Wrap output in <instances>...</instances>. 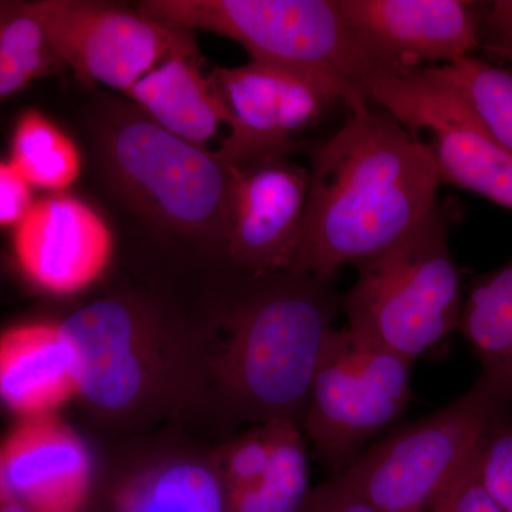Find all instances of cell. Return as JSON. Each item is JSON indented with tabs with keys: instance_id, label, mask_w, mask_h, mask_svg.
<instances>
[{
	"instance_id": "1",
	"label": "cell",
	"mask_w": 512,
	"mask_h": 512,
	"mask_svg": "<svg viewBox=\"0 0 512 512\" xmlns=\"http://www.w3.org/2000/svg\"><path fill=\"white\" fill-rule=\"evenodd\" d=\"M342 296L333 279L232 272L198 330L202 386L234 423L302 427L313 373Z\"/></svg>"
},
{
	"instance_id": "2",
	"label": "cell",
	"mask_w": 512,
	"mask_h": 512,
	"mask_svg": "<svg viewBox=\"0 0 512 512\" xmlns=\"http://www.w3.org/2000/svg\"><path fill=\"white\" fill-rule=\"evenodd\" d=\"M301 249L291 271L335 278L406 237L436 207L439 168L427 143L386 111H350L311 150Z\"/></svg>"
},
{
	"instance_id": "3",
	"label": "cell",
	"mask_w": 512,
	"mask_h": 512,
	"mask_svg": "<svg viewBox=\"0 0 512 512\" xmlns=\"http://www.w3.org/2000/svg\"><path fill=\"white\" fill-rule=\"evenodd\" d=\"M87 134L101 183L128 214L225 266L232 174L218 151L168 133L127 99L99 104Z\"/></svg>"
},
{
	"instance_id": "4",
	"label": "cell",
	"mask_w": 512,
	"mask_h": 512,
	"mask_svg": "<svg viewBox=\"0 0 512 512\" xmlns=\"http://www.w3.org/2000/svg\"><path fill=\"white\" fill-rule=\"evenodd\" d=\"M60 325L84 406L111 423L158 416L200 369L198 346L167 305L119 292L80 306Z\"/></svg>"
},
{
	"instance_id": "5",
	"label": "cell",
	"mask_w": 512,
	"mask_h": 512,
	"mask_svg": "<svg viewBox=\"0 0 512 512\" xmlns=\"http://www.w3.org/2000/svg\"><path fill=\"white\" fill-rule=\"evenodd\" d=\"M454 210L436 204L426 220L379 254L357 262L342 296L348 328L416 362L460 325L461 272L448 232Z\"/></svg>"
},
{
	"instance_id": "6",
	"label": "cell",
	"mask_w": 512,
	"mask_h": 512,
	"mask_svg": "<svg viewBox=\"0 0 512 512\" xmlns=\"http://www.w3.org/2000/svg\"><path fill=\"white\" fill-rule=\"evenodd\" d=\"M137 8L174 28L235 40L251 60L329 74L362 93L367 79L387 73L360 45L338 0H143Z\"/></svg>"
},
{
	"instance_id": "7",
	"label": "cell",
	"mask_w": 512,
	"mask_h": 512,
	"mask_svg": "<svg viewBox=\"0 0 512 512\" xmlns=\"http://www.w3.org/2000/svg\"><path fill=\"white\" fill-rule=\"evenodd\" d=\"M512 392L481 376L453 403L366 448L342 474L379 512H427L485 437L503 426Z\"/></svg>"
},
{
	"instance_id": "8",
	"label": "cell",
	"mask_w": 512,
	"mask_h": 512,
	"mask_svg": "<svg viewBox=\"0 0 512 512\" xmlns=\"http://www.w3.org/2000/svg\"><path fill=\"white\" fill-rule=\"evenodd\" d=\"M413 365L348 326L329 333L313 373L302 430L332 476L342 474L369 440L406 412Z\"/></svg>"
},
{
	"instance_id": "9",
	"label": "cell",
	"mask_w": 512,
	"mask_h": 512,
	"mask_svg": "<svg viewBox=\"0 0 512 512\" xmlns=\"http://www.w3.org/2000/svg\"><path fill=\"white\" fill-rule=\"evenodd\" d=\"M211 82L228 111V136L218 154L227 163L298 150L296 137L315 127L338 104L350 111L369 106L365 94L329 74L251 62L217 67Z\"/></svg>"
},
{
	"instance_id": "10",
	"label": "cell",
	"mask_w": 512,
	"mask_h": 512,
	"mask_svg": "<svg viewBox=\"0 0 512 512\" xmlns=\"http://www.w3.org/2000/svg\"><path fill=\"white\" fill-rule=\"evenodd\" d=\"M67 70L86 86L126 94L158 64L200 53L192 32L101 0L28 2Z\"/></svg>"
},
{
	"instance_id": "11",
	"label": "cell",
	"mask_w": 512,
	"mask_h": 512,
	"mask_svg": "<svg viewBox=\"0 0 512 512\" xmlns=\"http://www.w3.org/2000/svg\"><path fill=\"white\" fill-rule=\"evenodd\" d=\"M363 92L414 136L429 131L427 146L441 183L512 211V153L485 136L456 94L426 67L370 77Z\"/></svg>"
},
{
	"instance_id": "12",
	"label": "cell",
	"mask_w": 512,
	"mask_h": 512,
	"mask_svg": "<svg viewBox=\"0 0 512 512\" xmlns=\"http://www.w3.org/2000/svg\"><path fill=\"white\" fill-rule=\"evenodd\" d=\"M229 165L232 177L225 221V266L248 278L291 271L302 244L309 168L285 154Z\"/></svg>"
},
{
	"instance_id": "13",
	"label": "cell",
	"mask_w": 512,
	"mask_h": 512,
	"mask_svg": "<svg viewBox=\"0 0 512 512\" xmlns=\"http://www.w3.org/2000/svg\"><path fill=\"white\" fill-rule=\"evenodd\" d=\"M360 45L387 73L443 66L480 47L485 3L467 0H338Z\"/></svg>"
},
{
	"instance_id": "14",
	"label": "cell",
	"mask_w": 512,
	"mask_h": 512,
	"mask_svg": "<svg viewBox=\"0 0 512 512\" xmlns=\"http://www.w3.org/2000/svg\"><path fill=\"white\" fill-rule=\"evenodd\" d=\"M114 249L109 222L67 192L36 200L13 228L16 268L46 295L72 296L89 289L106 274Z\"/></svg>"
},
{
	"instance_id": "15",
	"label": "cell",
	"mask_w": 512,
	"mask_h": 512,
	"mask_svg": "<svg viewBox=\"0 0 512 512\" xmlns=\"http://www.w3.org/2000/svg\"><path fill=\"white\" fill-rule=\"evenodd\" d=\"M0 456L10 487L30 512H74L93 498L89 448L57 414L19 419L0 439Z\"/></svg>"
},
{
	"instance_id": "16",
	"label": "cell",
	"mask_w": 512,
	"mask_h": 512,
	"mask_svg": "<svg viewBox=\"0 0 512 512\" xmlns=\"http://www.w3.org/2000/svg\"><path fill=\"white\" fill-rule=\"evenodd\" d=\"M79 394L60 322L32 320L0 332V402L19 419L56 414Z\"/></svg>"
},
{
	"instance_id": "17",
	"label": "cell",
	"mask_w": 512,
	"mask_h": 512,
	"mask_svg": "<svg viewBox=\"0 0 512 512\" xmlns=\"http://www.w3.org/2000/svg\"><path fill=\"white\" fill-rule=\"evenodd\" d=\"M124 96L158 126L194 146L208 148L229 124L210 74L202 72L200 53L170 57Z\"/></svg>"
},
{
	"instance_id": "18",
	"label": "cell",
	"mask_w": 512,
	"mask_h": 512,
	"mask_svg": "<svg viewBox=\"0 0 512 512\" xmlns=\"http://www.w3.org/2000/svg\"><path fill=\"white\" fill-rule=\"evenodd\" d=\"M107 512H227L224 484L208 454H174L117 478L104 497Z\"/></svg>"
},
{
	"instance_id": "19",
	"label": "cell",
	"mask_w": 512,
	"mask_h": 512,
	"mask_svg": "<svg viewBox=\"0 0 512 512\" xmlns=\"http://www.w3.org/2000/svg\"><path fill=\"white\" fill-rule=\"evenodd\" d=\"M271 453L255 476L224 487L227 512H301L311 494L308 446L302 427L268 421Z\"/></svg>"
},
{
	"instance_id": "20",
	"label": "cell",
	"mask_w": 512,
	"mask_h": 512,
	"mask_svg": "<svg viewBox=\"0 0 512 512\" xmlns=\"http://www.w3.org/2000/svg\"><path fill=\"white\" fill-rule=\"evenodd\" d=\"M458 328L480 357L483 376L512 392V261L474 286Z\"/></svg>"
},
{
	"instance_id": "21",
	"label": "cell",
	"mask_w": 512,
	"mask_h": 512,
	"mask_svg": "<svg viewBox=\"0 0 512 512\" xmlns=\"http://www.w3.org/2000/svg\"><path fill=\"white\" fill-rule=\"evenodd\" d=\"M10 164L30 187L66 192L83 171L82 151L62 127L40 110L20 114L10 138Z\"/></svg>"
},
{
	"instance_id": "22",
	"label": "cell",
	"mask_w": 512,
	"mask_h": 512,
	"mask_svg": "<svg viewBox=\"0 0 512 512\" xmlns=\"http://www.w3.org/2000/svg\"><path fill=\"white\" fill-rule=\"evenodd\" d=\"M456 94L478 128L512 153V69L476 56L427 66Z\"/></svg>"
},
{
	"instance_id": "23",
	"label": "cell",
	"mask_w": 512,
	"mask_h": 512,
	"mask_svg": "<svg viewBox=\"0 0 512 512\" xmlns=\"http://www.w3.org/2000/svg\"><path fill=\"white\" fill-rule=\"evenodd\" d=\"M66 70L29 3L0 0V103Z\"/></svg>"
},
{
	"instance_id": "24",
	"label": "cell",
	"mask_w": 512,
	"mask_h": 512,
	"mask_svg": "<svg viewBox=\"0 0 512 512\" xmlns=\"http://www.w3.org/2000/svg\"><path fill=\"white\" fill-rule=\"evenodd\" d=\"M478 476L503 512H512V427L491 431L478 448Z\"/></svg>"
},
{
	"instance_id": "25",
	"label": "cell",
	"mask_w": 512,
	"mask_h": 512,
	"mask_svg": "<svg viewBox=\"0 0 512 512\" xmlns=\"http://www.w3.org/2000/svg\"><path fill=\"white\" fill-rule=\"evenodd\" d=\"M478 448L427 512H503L478 476Z\"/></svg>"
},
{
	"instance_id": "26",
	"label": "cell",
	"mask_w": 512,
	"mask_h": 512,
	"mask_svg": "<svg viewBox=\"0 0 512 512\" xmlns=\"http://www.w3.org/2000/svg\"><path fill=\"white\" fill-rule=\"evenodd\" d=\"M301 512H379L346 478L332 476L312 488Z\"/></svg>"
},
{
	"instance_id": "27",
	"label": "cell",
	"mask_w": 512,
	"mask_h": 512,
	"mask_svg": "<svg viewBox=\"0 0 512 512\" xmlns=\"http://www.w3.org/2000/svg\"><path fill=\"white\" fill-rule=\"evenodd\" d=\"M35 201L28 181L9 160H0V228H15Z\"/></svg>"
},
{
	"instance_id": "28",
	"label": "cell",
	"mask_w": 512,
	"mask_h": 512,
	"mask_svg": "<svg viewBox=\"0 0 512 512\" xmlns=\"http://www.w3.org/2000/svg\"><path fill=\"white\" fill-rule=\"evenodd\" d=\"M480 47L485 53L512 47V0L485 3L480 29Z\"/></svg>"
},
{
	"instance_id": "29",
	"label": "cell",
	"mask_w": 512,
	"mask_h": 512,
	"mask_svg": "<svg viewBox=\"0 0 512 512\" xmlns=\"http://www.w3.org/2000/svg\"><path fill=\"white\" fill-rule=\"evenodd\" d=\"M0 512H30L10 487L0 456Z\"/></svg>"
},
{
	"instance_id": "30",
	"label": "cell",
	"mask_w": 512,
	"mask_h": 512,
	"mask_svg": "<svg viewBox=\"0 0 512 512\" xmlns=\"http://www.w3.org/2000/svg\"><path fill=\"white\" fill-rule=\"evenodd\" d=\"M488 56L494 57V59L498 60V62H505L510 64V69H512V47L495 50V52L488 53Z\"/></svg>"
},
{
	"instance_id": "31",
	"label": "cell",
	"mask_w": 512,
	"mask_h": 512,
	"mask_svg": "<svg viewBox=\"0 0 512 512\" xmlns=\"http://www.w3.org/2000/svg\"><path fill=\"white\" fill-rule=\"evenodd\" d=\"M74 512H107L104 510L103 505L96 503V501L90 500L89 503L86 505H83L80 510L74 511Z\"/></svg>"
}]
</instances>
